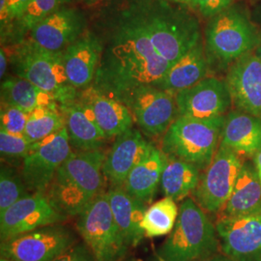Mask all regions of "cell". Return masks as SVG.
Instances as JSON below:
<instances>
[{
  "label": "cell",
  "instance_id": "7a4b0ae2",
  "mask_svg": "<svg viewBox=\"0 0 261 261\" xmlns=\"http://www.w3.org/2000/svg\"><path fill=\"white\" fill-rule=\"evenodd\" d=\"M130 8L153 46L171 65L201 41L197 19L166 0H137Z\"/></svg>",
  "mask_w": 261,
  "mask_h": 261
},
{
  "label": "cell",
  "instance_id": "484cf974",
  "mask_svg": "<svg viewBox=\"0 0 261 261\" xmlns=\"http://www.w3.org/2000/svg\"><path fill=\"white\" fill-rule=\"evenodd\" d=\"M207 72L208 61L204 47L200 41L185 56L170 66L156 87L175 95L205 79Z\"/></svg>",
  "mask_w": 261,
  "mask_h": 261
},
{
  "label": "cell",
  "instance_id": "d590c367",
  "mask_svg": "<svg viewBox=\"0 0 261 261\" xmlns=\"http://www.w3.org/2000/svg\"><path fill=\"white\" fill-rule=\"evenodd\" d=\"M233 0H196V7L205 18H213L216 15L229 8Z\"/></svg>",
  "mask_w": 261,
  "mask_h": 261
},
{
  "label": "cell",
  "instance_id": "ab89813d",
  "mask_svg": "<svg viewBox=\"0 0 261 261\" xmlns=\"http://www.w3.org/2000/svg\"><path fill=\"white\" fill-rule=\"evenodd\" d=\"M9 0H0V15H1V23L5 20L7 7H8Z\"/></svg>",
  "mask_w": 261,
  "mask_h": 261
},
{
  "label": "cell",
  "instance_id": "ffe728a7",
  "mask_svg": "<svg viewBox=\"0 0 261 261\" xmlns=\"http://www.w3.org/2000/svg\"><path fill=\"white\" fill-rule=\"evenodd\" d=\"M77 99L89 111L108 139L118 137L133 128L134 117L119 101L102 93L93 85L85 87Z\"/></svg>",
  "mask_w": 261,
  "mask_h": 261
},
{
  "label": "cell",
  "instance_id": "ac0fdd59",
  "mask_svg": "<svg viewBox=\"0 0 261 261\" xmlns=\"http://www.w3.org/2000/svg\"><path fill=\"white\" fill-rule=\"evenodd\" d=\"M151 144L138 129L130 128L116 137L112 148L106 156L103 175L111 187L124 185L128 175L149 151Z\"/></svg>",
  "mask_w": 261,
  "mask_h": 261
},
{
  "label": "cell",
  "instance_id": "6da1fadb",
  "mask_svg": "<svg viewBox=\"0 0 261 261\" xmlns=\"http://www.w3.org/2000/svg\"><path fill=\"white\" fill-rule=\"evenodd\" d=\"M170 66L153 46L130 8L122 14L103 47L92 85L120 102L125 95L139 87L157 86Z\"/></svg>",
  "mask_w": 261,
  "mask_h": 261
},
{
  "label": "cell",
  "instance_id": "bcb514c9",
  "mask_svg": "<svg viewBox=\"0 0 261 261\" xmlns=\"http://www.w3.org/2000/svg\"><path fill=\"white\" fill-rule=\"evenodd\" d=\"M126 261H140V260H136V259H132V260H126Z\"/></svg>",
  "mask_w": 261,
  "mask_h": 261
},
{
  "label": "cell",
  "instance_id": "52a82bcc",
  "mask_svg": "<svg viewBox=\"0 0 261 261\" xmlns=\"http://www.w3.org/2000/svg\"><path fill=\"white\" fill-rule=\"evenodd\" d=\"M205 42L209 57L225 65L252 53L260 38L246 14L230 6L210 19L205 29Z\"/></svg>",
  "mask_w": 261,
  "mask_h": 261
},
{
  "label": "cell",
  "instance_id": "ba28073f",
  "mask_svg": "<svg viewBox=\"0 0 261 261\" xmlns=\"http://www.w3.org/2000/svg\"><path fill=\"white\" fill-rule=\"evenodd\" d=\"M76 229L97 261H119L128 251L115 223L107 192L79 215Z\"/></svg>",
  "mask_w": 261,
  "mask_h": 261
},
{
  "label": "cell",
  "instance_id": "8d00e7d4",
  "mask_svg": "<svg viewBox=\"0 0 261 261\" xmlns=\"http://www.w3.org/2000/svg\"><path fill=\"white\" fill-rule=\"evenodd\" d=\"M31 0H9L5 20L1 23V32L6 28L7 24L12 21H19L23 16L28 4Z\"/></svg>",
  "mask_w": 261,
  "mask_h": 261
},
{
  "label": "cell",
  "instance_id": "cb8c5ba5",
  "mask_svg": "<svg viewBox=\"0 0 261 261\" xmlns=\"http://www.w3.org/2000/svg\"><path fill=\"white\" fill-rule=\"evenodd\" d=\"M167 155L151 144L145 157L133 168L124 183V189L130 196L150 204L161 183Z\"/></svg>",
  "mask_w": 261,
  "mask_h": 261
},
{
  "label": "cell",
  "instance_id": "9a60e30c",
  "mask_svg": "<svg viewBox=\"0 0 261 261\" xmlns=\"http://www.w3.org/2000/svg\"><path fill=\"white\" fill-rule=\"evenodd\" d=\"M178 116L210 119L223 116L232 103L225 81L206 76L194 86L175 94Z\"/></svg>",
  "mask_w": 261,
  "mask_h": 261
},
{
  "label": "cell",
  "instance_id": "f1b7e54d",
  "mask_svg": "<svg viewBox=\"0 0 261 261\" xmlns=\"http://www.w3.org/2000/svg\"><path fill=\"white\" fill-rule=\"evenodd\" d=\"M179 215L176 201L165 196L146 209L141 222V228L148 238L169 234L174 228Z\"/></svg>",
  "mask_w": 261,
  "mask_h": 261
},
{
  "label": "cell",
  "instance_id": "7bdbcfd3",
  "mask_svg": "<svg viewBox=\"0 0 261 261\" xmlns=\"http://www.w3.org/2000/svg\"><path fill=\"white\" fill-rule=\"evenodd\" d=\"M80 1L83 2L84 4H86V5H93V4L101 1V0H80Z\"/></svg>",
  "mask_w": 261,
  "mask_h": 261
},
{
  "label": "cell",
  "instance_id": "7c38bea8",
  "mask_svg": "<svg viewBox=\"0 0 261 261\" xmlns=\"http://www.w3.org/2000/svg\"><path fill=\"white\" fill-rule=\"evenodd\" d=\"M71 148L66 127L45 140L32 143L20 171L30 193H47L58 168L72 153Z\"/></svg>",
  "mask_w": 261,
  "mask_h": 261
},
{
  "label": "cell",
  "instance_id": "4fadbf2b",
  "mask_svg": "<svg viewBox=\"0 0 261 261\" xmlns=\"http://www.w3.org/2000/svg\"><path fill=\"white\" fill-rule=\"evenodd\" d=\"M67 220L46 193H30L0 214L1 241Z\"/></svg>",
  "mask_w": 261,
  "mask_h": 261
},
{
  "label": "cell",
  "instance_id": "30bf717a",
  "mask_svg": "<svg viewBox=\"0 0 261 261\" xmlns=\"http://www.w3.org/2000/svg\"><path fill=\"white\" fill-rule=\"evenodd\" d=\"M240 155L220 143L194 194L196 203L208 213H218L232 194L242 167Z\"/></svg>",
  "mask_w": 261,
  "mask_h": 261
},
{
  "label": "cell",
  "instance_id": "1f68e13d",
  "mask_svg": "<svg viewBox=\"0 0 261 261\" xmlns=\"http://www.w3.org/2000/svg\"><path fill=\"white\" fill-rule=\"evenodd\" d=\"M72 0H31L23 16L18 21L19 31L30 32L31 29L47 16L65 6Z\"/></svg>",
  "mask_w": 261,
  "mask_h": 261
},
{
  "label": "cell",
  "instance_id": "60d3db41",
  "mask_svg": "<svg viewBox=\"0 0 261 261\" xmlns=\"http://www.w3.org/2000/svg\"><path fill=\"white\" fill-rule=\"evenodd\" d=\"M253 163L261 182V150L253 156Z\"/></svg>",
  "mask_w": 261,
  "mask_h": 261
},
{
  "label": "cell",
  "instance_id": "83f0119b",
  "mask_svg": "<svg viewBox=\"0 0 261 261\" xmlns=\"http://www.w3.org/2000/svg\"><path fill=\"white\" fill-rule=\"evenodd\" d=\"M199 168L181 159L167 156L160 187L162 193L178 201H182L195 192L200 180Z\"/></svg>",
  "mask_w": 261,
  "mask_h": 261
},
{
  "label": "cell",
  "instance_id": "e575fe53",
  "mask_svg": "<svg viewBox=\"0 0 261 261\" xmlns=\"http://www.w3.org/2000/svg\"><path fill=\"white\" fill-rule=\"evenodd\" d=\"M54 261H97L85 243H75Z\"/></svg>",
  "mask_w": 261,
  "mask_h": 261
},
{
  "label": "cell",
  "instance_id": "44dd1931",
  "mask_svg": "<svg viewBox=\"0 0 261 261\" xmlns=\"http://www.w3.org/2000/svg\"><path fill=\"white\" fill-rule=\"evenodd\" d=\"M59 110L65 119L71 147L76 151H93L102 148L108 138L77 97L74 100L59 103Z\"/></svg>",
  "mask_w": 261,
  "mask_h": 261
},
{
  "label": "cell",
  "instance_id": "5bb4252c",
  "mask_svg": "<svg viewBox=\"0 0 261 261\" xmlns=\"http://www.w3.org/2000/svg\"><path fill=\"white\" fill-rule=\"evenodd\" d=\"M220 245L232 261H261V214L223 216L216 223Z\"/></svg>",
  "mask_w": 261,
  "mask_h": 261
},
{
  "label": "cell",
  "instance_id": "9c48e42d",
  "mask_svg": "<svg viewBox=\"0 0 261 261\" xmlns=\"http://www.w3.org/2000/svg\"><path fill=\"white\" fill-rule=\"evenodd\" d=\"M75 243L71 228L53 224L1 241L0 253L12 261H54Z\"/></svg>",
  "mask_w": 261,
  "mask_h": 261
},
{
  "label": "cell",
  "instance_id": "8992f818",
  "mask_svg": "<svg viewBox=\"0 0 261 261\" xmlns=\"http://www.w3.org/2000/svg\"><path fill=\"white\" fill-rule=\"evenodd\" d=\"M11 64L16 75L55 95L58 103L77 97L66 75L63 51L48 50L28 38L15 47Z\"/></svg>",
  "mask_w": 261,
  "mask_h": 261
},
{
  "label": "cell",
  "instance_id": "4316f807",
  "mask_svg": "<svg viewBox=\"0 0 261 261\" xmlns=\"http://www.w3.org/2000/svg\"><path fill=\"white\" fill-rule=\"evenodd\" d=\"M1 103L16 106L30 113L39 108L57 107V99L55 95L16 75L2 80Z\"/></svg>",
  "mask_w": 261,
  "mask_h": 261
},
{
  "label": "cell",
  "instance_id": "f6af8a7d",
  "mask_svg": "<svg viewBox=\"0 0 261 261\" xmlns=\"http://www.w3.org/2000/svg\"><path fill=\"white\" fill-rule=\"evenodd\" d=\"M0 261H12V260H9V259H6V258H2V257H1V260Z\"/></svg>",
  "mask_w": 261,
  "mask_h": 261
},
{
  "label": "cell",
  "instance_id": "3957f363",
  "mask_svg": "<svg viewBox=\"0 0 261 261\" xmlns=\"http://www.w3.org/2000/svg\"><path fill=\"white\" fill-rule=\"evenodd\" d=\"M106 156L101 149L75 151L66 159L46 193L60 213L79 216L102 193Z\"/></svg>",
  "mask_w": 261,
  "mask_h": 261
},
{
  "label": "cell",
  "instance_id": "f35d334b",
  "mask_svg": "<svg viewBox=\"0 0 261 261\" xmlns=\"http://www.w3.org/2000/svg\"><path fill=\"white\" fill-rule=\"evenodd\" d=\"M195 261H232L227 255L225 254H214L211 255L209 257H205V258H201V259H197Z\"/></svg>",
  "mask_w": 261,
  "mask_h": 261
},
{
  "label": "cell",
  "instance_id": "d4e9b609",
  "mask_svg": "<svg viewBox=\"0 0 261 261\" xmlns=\"http://www.w3.org/2000/svg\"><path fill=\"white\" fill-rule=\"evenodd\" d=\"M224 210V216L229 217L261 214V182L254 163L243 162Z\"/></svg>",
  "mask_w": 261,
  "mask_h": 261
},
{
  "label": "cell",
  "instance_id": "b9f144b4",
  "mask_svg": "<svg viewBox=\"0 0 261 261\" xmlns=\"http://www.w3.org/2000/svg\"><path fill=\"white\" fill-rule=\"evenodd\" d=\"M169 1L179 3V4H184L191 7H196V0H169Z\"/></svg>",
  "mask_w": 261,
  "mask_h": 261
},
{
  "label": "cell",
  "instance_id": "2e32d148",
  "mask_svg": "<svg viewBox=\"0 0 261 261\" xmlns=\"http://www.w3.org/2000/svg\"><path fill=\"white\" fill-rule=\"evenodd\" d=\"M232 103L239 111L261 118V60L249 53L233 62L226 75Z\"/></svg>",
  "mask_w": 261,
  "mask_h": 261
},
{
  "label": "cell",
  "instance_id": "f546056e",
  "mask_svg": "<svg viewBox=\"0 0 261 261\" xmlns=\"http://www.w3.org/2000/svg\"><path fill=\"white\" fill-rule=\"evenodd\" d=\"M65 128V119L58 107L39 108L30 112L24 136L32 143L45 140Z\"/></svg>",
  "mask_w": 261,
  "mask_h": 261
},
{
  "label": "cell",
  "instance_id": "277c9868",
  "mask_svg": "<svg viewBox=\"0 0 261 261\" xmlns=\"http://www.w3.org/2000/svg\"><path fill=\"white\" fill-rule=\"evenodd\" d=\"M220 240L216 226L193 198L179 207L174 228L156 252L160 261H195L214 255Z\"/></svg>",
  "mask_w": 261,
  "mask_h": 261
},
{
  "label": "cell",
  "instance_id": "5b68a950",
  "mask_svg": "<svg viewBox=\"0 0 261 261\" xmlns=\"http://www.w3.org/2000/svg\"><path fill=\"white\" fill-rule=\"evenodd\" d=\"M225 116L198 119L178 116L164 134L162 151L199 169L209 167L220 145Z\"/></svg>",
  "mask_w": 261,
  "mask_h": 261
},
{
  "label": "cell",
  "instance_id": "74e56055",
  "mask_svg": "<svg viewBox=\"0 0 261 261\" xmlns=\"http://www.w3.org/2000/svg\"><path fill=\"white\" fill-rule=\"evenodd\" d=\"M0 61H1V65H0V75H1V80H3V76L6 74L7 71V56H6V51L1 48L0 51Z\"/></svg>",
  "mask_w": 261,
  "mask_h": 261
},
{
  "label": "cell",
  "instance_id": "7402d4cb",
  "mask_svg": "<svg viewBox=\"0 0 261 261\" xmlns=\"http://www.w3.org/2000/svg\"><path fill=\"white\" fill-rule=\"evenodd\" d=\"M115 223L127 248L136 247L144 235L141 222L147 204L130 196L124 187H111L107 192Z\"/></svg>",
  "mask_w": 261,
  "mask_h": 261
},
{
  "label": "cell",
  "instance_id": "8fae6325",
  "mask_svg": "<svg viewBox=\"0 0 261 261\" xmlns=\"http://www.w3.org/2000/svg\"><path fill=\"white\" fill-rule=\"evenodd\" d=\"M120 103L129 109L140 130L148 137L165 134L178 117L175 95L153 85L130 91Z\"/></svg>",
  "mask_w": 261,
  "mask_h": 261
},
{
  "label": "cell",
  "instance_id": "e0dca14e",
  "mask_svg": "<svg viewBox=\"0 0 261 261\" xmlns=\"http://www.w3.org/2000/svg\"><path fill=\"white\" fill-rule=\"evenodd\" d=\"M85 25L80 10L63 6L32 28L29 39L48 50L64 51L84 34Z\"/></svg>",
  "mask_w": 261,
  "mask_h": 261
},
{
  "label": "cell",
  "instance_id": "603a6c76",
  "mask_svg": "<svg viewBox=\"0 0 261 261\" xmlns=\"http://www.w3.org/2000/svg\"><path fill=\"white\" fill-rule=\"evenodd\" d=\"M221 144L237 154L253 157L261 150V118L242 111L225 116Z\"/></svg>",
  "mask_w": 261,
  "mask_h": 261
},
{
  "label": "cell",
  "instance_id": "d6a6232c",
  "mask_svg": "<svg viewBox=\"0 0 261 261\" xmlns=\"http://www.w3.org/2000/svg\"><path fill=\"white\" fill-rule=\"evenodd\" d=\"M32 142L24 135H13L5 130H0V153L1 158L5 162L14 164L28 156Z\"/></svg>",
  "mask_w": 261,
  "mask_h": 261
},
{
  "label": "cell",
  "instance_id": "836d02e7",
  "mask_svg": "<svg viewBox=\"0 0 261 261\" xmlns=\"http://www.w3.org/2000/svg\"><path fill=\"white\" fill-rule=\"evenodd\" d=\"M1 105L0 130L13 135H23L30 113L16 106L7 103Z\"/></svg>",
  "mask_w": 261,
  "mask_h": 261
},
{
  "label": "cell",
  "instance_id": "4dcf8cb0",
  "mask_svg": "<svg viewBox=\"0 0 261 261\" xmlns=\"http://www.w3.org/2000/svg\"><path fill=\"white\" fill-rule=\"evenodd\" d=\"M30 194L21 174L11 165H1L0 169V214Z\"/></svg>",
  "mask_w": 261,
  "mask_h": 261
},
{
  "label": "cell",
  "instance_id": "d6986e66",
  "mask_svg": "<svg viewBox=\"0 0 261 261\" xmlns=\"http://www.w3.org/2000/svg\"><path fill=\"white\" fill-rule=\"evenodd\" d=\"M103 43L92 32L84 34L63 51V62L69 84L75 88H85L94 81Z\"/></svg>",
  "mask_w": 261,
  "mask_h": 261
},
{
  "label": "cell",
  "instance_id": "ee69618b",
  "mask_svg": "<svg viewBox=\"0 0 261 261\" xmlns=\"http://www.w3.org/2000/svg\"><path fill=\"white\" fill-rule=\"evenodd\" d=\"M255 55L258 56V58L261 60V45L259 47H257V49H256V51H255Z\"/></svg>",
  "mask_w": 261,
  "mask_h": 261
}]
</instances>
